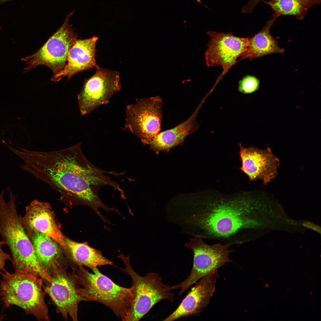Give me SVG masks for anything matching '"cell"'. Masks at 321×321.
Segmentation results:
<instances>
[{
	"label": "cell",
	"mask_w": 321,
	"mask_h": 321,
	"mask_svg": "<svg viewBox=\"0 0 321 321\" xmlns=\"http://www.w3.org/2000/svg\"><path fill=\"white\" fill-rule=\"evenodd\" d=\"M163 106L158 96L142 98L128 106L126 128L141 140L154 137L161 130Z\"/></svg>",
	"instance_id": "9"
},
{
	"label": "cell",
	"mask_w": 321,
	"mask_h": 321,
	"mask_svg": "<svg viewBox=\"0 0 321 321\" xmlns=\"http://www.w3.org/2000/svg\"><path fill=\"white\" fill-rule=\"evenodd\" d=\"M4 191L0 194V235L10 252L15 271L48 280L49 276L41 267L18 213L15 196L10 191L9 200L6 202Z\"/></svg>",
	"instance_id": "3"
},
{
	"label": "cell",
	"mask_w": 321,
	"mask_h": 321,
	"mask_svg": "<svg viewBox=\"0 0 321 321\" xmlns=\"http://www.w3.org/2000/svg\"><path fill=\"white\" fill-rule=\"evenodd\" d=\"M205 100L203 98L192 114L186 120L175 127L160 132L154 137L141 140L158 153L169 151L172 147L183 143L190 134L197 131L199 124L196 119L199 111Z\"/></svg>",
	"instance_id": "17"
},
{
	"label": "cell",
	"mask_w": 321,
	"mask_h": 321,
	"mask_svg": "<svg viewBox=\"0 0 321 321\" xmlns=\"http://www.w3.org/2000/svg\"><path fill=\"white\" fill-rule=\"evenodd\" d=\"M3 319H4V317L3 316H0V321L2 320Z\"/></svg>",
	"instance_id": "27"
},
{
	"label": "cell",
	"mask_w": 321,
	"mask_h": 321,
	"mask_svg": "<svg viewBox=\"0 0 321 321\" xmlns=\"http://www.w3.org/2000/svg\"><path fill=\"white\" fill-rule=\"evenodd\" d=\"M259 84V79L256 77L247 75L239 81L238 90L243 94H251L258 90Z\"/></svg>",
	"instance_id": "22"
},
{
	"label": "cell",
	"mask_w": 321,
	"mask_h": 321,
	"mask_svg": "<svg viewBox=\"0 0 321 321\" xmlns=\"http://www.w3.org/2000/svg\"><path fill=\"white\" fill-rule=\"evenodd\" d=\"M278 17L273 14L265 26L253 37L249 38L247 47L240 56L239 60L248 58L250 60L271 54H283L284 50L280 47L270 34V29Z\"/></svg>",
	"instance_id": "19"
},
{
	"label": "cell",
	"mask_w": 321,
	"mask_h": 321,
	"mask_svg": "<svg viewBox=\"0 0 321 321\" xmlns=\"http://www.w3.org/2000/svg\"><path fill=\"white\" fill-rule=\"evenodd\" d=\"M4 245V242L2 240L0 241V273H1V271H4L5 270L4 268L6 261H10L12 262V261L10 256L3 250L2 246Z\"/></svg>",
	"instance_id": "23"
},
{
	"label": "cell",
	"mask_w": 321,
	"mask_h": 321,
	"mask_svg": "<svg viewBox=\"0 0 321 321\" xmlns=\"http://www.w3.org/2000/svg\"><path fill=\"white\" fill-rule=\"evenodd\" d=\"M51 282L44 288L56 306L57 310L67 320L69 315L73 320H78V304L84 301L79 291V285L72 274L61 265L53 267Z\"/></svg>",
	"instance_id": "10"
},
{
	"label": "cell",
	"mask_w": 321,
	"mask_h": 321,
	"mask_svg": "<svg viewBox=\"0 0 321 321\" xmlns=\"http://www.w3.org/2000/svg\"><path fill=\"white\" fill-rule=\"evenodd\" d=\"M21 218L27 232L36 231L43 234L66 251L65 238L57 225L49 203L33 200L26 207V214L24 217L21 216Z\"/></svg>",
	"instance_id": "15"
},
{
	"label": "cell",
	"mask_w": 321,
	"mask_h": 321,
	"mask_svg": "<svg viewBox=\"0 0 321 321\" xmlns=\"http://www.w3.org/2000/svg\"><path fill=\"white\" fill-rule=\"evenodd\" d=\"M74 11L66 15L62 25L37 52L21 59L22 61L28 62L23 73L41 65L50 68L53 75L62 70L66 64L69 52L77 40V36L69 23Z\"/></svg>",
	"instance_id": "8"
},
{
	"label": "cell",
	"mask_w": 321,
	"mask_h": 321,
	"mask_svg": "<svg viewBox=\"0 0 321 321\" xmlns=\"http://www.w3.org/2000/svg\"><path fill=\"white\" fill-rule=\"evenodd\" d=\"M217 270L202 277L192 287L176 309L164 321H174L191 316H198L209 304L215 292V285L219 277Z\"/></svg>",
	"instance_id": "14"
},
{
	"label": "cell",
	"mask_w": 321,
	"mask_h": 321,
	"mask_svg": "<svg viewBox=\"0 0 321 321\" xmlns=\"http://www.w3.org/2000/svg\"><path fill=\"white\" fill-rule=\"evenodd\" d=\"M262 1L263 0H249L248 2L243 7L242 12L245 14L251 13L254 8L259 3Z\"/></svg>",
	"instance_id": "24"
},
{
	"label": "cell",
	"mask_w": 321,
	"mask_h": 321,
	"mask_svg": "<svg viewBox=\"0 0 321 321\" xmlns=\"http://www.w3.org/2000/svg\"><path fill=\"white\" fill-rule=\"evenodd\" d=\"M27 232L39 262L46 272L51 277L53 267L61 265L63 260L62 251L57 243L47 236L36 231Z\"/></svg>",
	"instance_id": "18"
},
{
	"label": "cell",
	"mask_w": 321,
	"mask_h": 321,
	"mask_svg": "<svg viewBox=\"0 0 321 321\" xmlns=\"http://www.w3.org/2000/svg\"><path fill=\"white\" fill-rule=\"evenodd\" d=\"M71 268V274L81 286H79L78 290L84 301L101 303L125 321L132 302L131 287L127 288L116 284L97 267L91 269L93 273L82 266Z\"/></svg>",
	"instance_id": "4"
},
{
	"label": "cell",
	"mask_w": 321,
	"mask_h": 321,
	"mask_svg": "<svg viewBox=\"0 0 321 321\" xmlns=\"http://www.w3.org/2000/svg\"><path fill=\"white\" fill-rule=\"evenodd\" d=\"M242 162L240 169L251 181L260 180L267 185L276 177L280 164L279 159L268 147L262 150L254 147H243L239 144Z\"/></svg>",
	"instance_id": "13"
},
{
	"label": "cell",
	"mask_w": 321,
	"mask_h": 321,
	"mask_svg": "<svg viewBox=\"0 0 321 321\" xmlns=\"http://www.w3.org/2000/svg\"><path fill=\"white\" fill-rule=\"evenodd\" d=\"M95 74L86 81L78 96L81 114L89 113L108 103L121 89L118 72L98 66Z\"/></svg>",
	"instance_id": "12"
},
{
	"label": "cell",
	"mask_w": 321,
	"mask_h": 321,
	"mask_svg": "<svg viewBox=\"0 0 321 321\" xmlns=\"http://www.w3.org/2000/svg\"><path fill=\"white\" fill-rule=\"evenodd\" d=\"M304 226L307 228H309L310 229L311 228L315 231H317L318 232H319V231H320V230L319 229L318 227L316 226L314 224H312L310 223H306L305 224H304Z\"/></svg>",
	"instance_id": "25"
},
{
	"label": "cell",
	"mask_w": 321,
	"mask_h": 321,
	"mask_svg": "<svg viewBox=\"0 0 321 321\" xmlns=\"http://www.w3.org/2000/svg\"><path fill=\"white\" fill-rule=\"evenodd\" d=\"M207 34L210 38L205 54L207 64L209 67L220 66L223 69L215 83L217 85L246 50L249 38L237 37L231 33L209 31Z\"/></svg>",
	"instance_id": "11"
},
{
	"label": "cell",
	"mask_w": 321,
	"mask_h": 321,
	"mask_svg": "<svg viewBox=\"0 0 321 321\" xmlns=\"http://www.w3.org/2000/svg\"><path fill=\"white\" fill-rule=\"evenodd\" d=\"M219 243L209 245L202 239L194 237L190 238L185 246L191 249L193 253V264L188 277L179 284L173 286L174 289H180L181 295L190 286L211 272L228 263H234L229 258L230 253L235 251L229 249L233 243L222 244Z\"/></svg>",
	"instance_id": "7"
},
{
	"label": "cell",
	"mask_w": 321,
	"mask_h": 321,
	"mask_svg": "<svg viewBox=\"0 0 321 321\" xmlns=\"http://www.w3.org/2000/svg\"><path fill=\"white\" fill-rule=\"evenodd\" d=\"M72 267L85 266L91 269L106 265H114L113 262L102 254V251L92 248L86 242L78 243L65 238Z\"/></svg>",
	"instance_id": "20"
},
{
	"label": "cell",
	"mask_w": 321,
	"mask_h": 321,
	"mask_svg": "<svg viewBox=\"0 0 321 321\" xmlns=\"http://www.w3.org/2000/svg\"><path fill=\"white\" fill-rule=\"evenodd\" d=\"M1 273L0 297L5 307L18 306L39 321H49L43 279L34 275L6 270Z\"/></svg>",
	"instance_id": "5"
},
{
	"label": "cell",
	"mask_w": 321,
	"mask_h": 321,
	"mask_svg": "<svg viewBox=\"0 0 321 321\" xmlns=\"http://www.w3.org/2000/svg\"><path fill=\"white\" fill-rule=\"evenodd\" d=\"M13 0H0V4H3L6 2L11 1Z\"/></svg>",
	"instance_id": "26"
},
{
	"label": "cell",
	"mask_w": 321,
	"mask_h": 321,
	"mask_svg": "<svg viewBox=\"0 0 321 321\" xmlns=\"http://www.w3.org/2000/svg\"><path fill=\"white\" fill-rule=\"evenodd\" d=\"M125 264L124 269L119 268L128 274L132 280L133 298L130 308L125 321H137L141 320L156 304L164 300L173 302V286L163 283L158 274L150 272L144 276L137 273L130 262V256H118Z\"/></svg>",
	"instance_id": "6"
},
{
	"label": "cell",
	"mask_w": 321,
	"mask_h": 321,
	"mask_svg": "<svg viewBox=\"0 0 321 321\" xmlns=\"http://www.w3.org/2000/svg\"><path fill=\"white\" fill-rule=\"evenodd\" d=\"M24 164L21 166L45 182L61 195L62 198L76 201L91 207L102 220L105 217L99 208L107 212L113 207L106 205L99 198L102 186H111L118 190L119 184L105 174L114 175L94 166L82 152L80 143L67 148L51 151H39L21 149L17 153Z\"/></svg>",
	"instance_id": "2"
},
{
	"label": "cell",
	"mask_w": 321,
	"mask_h": 321,
	"mask_svg": "<svg viewBox=\"0 0 321 321\" xmlns=\"http://www.w3.org/2000/svg\"><path fill=\"white\" fill-rule=\"evenodd\" d=\"M321 0H272L262 1L269 5L278 17L282 15H293L300 20L305 16L309 9L320 4Z\"/></svg>",
	"instance_id": "21"
},
{
	"label": "cell",
	"mask_w": 321,
	"mask_h": 321,
	"mask_svg": "<svg viewBox=\"0 0 321 321\" xmlns=\"http://www.w3.org/2000/svg\"><path fill=\"white\" fill-rule=\"evenodd\" d=\"M261 192L226 194L214 190L197 195L180 209L179 224L194 237L242 245L252 240L260 226Z\"/></svg>",
	"instance_id": "1"
},
{
	"label": "cell",
	"mask_w": 321,
	"mask_h": 321,
	"mask_svg": "<svg viewBox=\"0 0 321 321\" xmlns=\"http://www.w3.org/2000/svg\"><path fill=\"white\" fill-rule=\"evenodd\" d=\"M98 39V37L94 36L89 39L77 40L69 52L64 68L53 75L51 80L58 81L65 77L70 78L79 72L97 67L95 53Z\"/></svg>",
	"instance_id": "16"
}]
</instances>
